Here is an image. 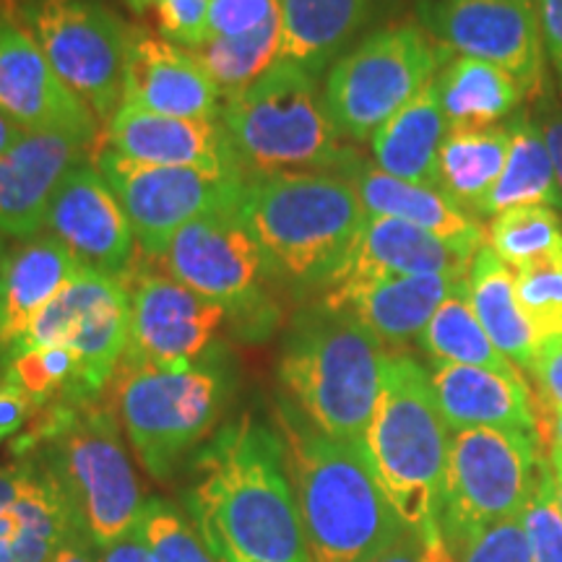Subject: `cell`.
Masks as SVG:
<instances>
[{"label":"cell","instance_id":"6da1fadb","mask_svg":"<svg viewBox=\"0 0 562 562\" xmlns=\"http://www.w3.org/2000/svg\"><path fill=\"white\" fill-rule=\"evenodd\" d=\"M186 513L216 562H313L277 427L243 414L188 459Z\"/></svg>","mask_w":562,"mask_h":562},{"label":"cell","instance_id":"7a4b0ae2","mask_svg":"<svg viewBox=\"0 0 562 562\" xmlns=\"http://www.w3.org/2000/svg\"><path fill=\"white\" fill-rule=\"evenodd\" d=\"M273 427L313 562H372L406 531L360 442L328 438L281 393Z\"/></svg>","mask_w":562,"mask_h":562},{"label":"cell","instance_id":"3957f363","mask_svg":"<svg viewBox=\"0 0 562 562\" xmlns=\"http://www.w3.org/2000/svg\"><path fill=\"white\" fill-rule=\"evenodd\" d=\"M240 214L271 279L297 297L326 290L368 216L355 186L336 172L245 175Z\"/></svg>","mask_w":562,"mask_h":562},{"label":"cell","instance_id":"277c9868","mask_svg":"<svg viewBox=\"0 0 562 562\" xmlns=\"http://www.w3.org/2000/svg\"><path fill=\"white\" fill-rule=\"evenodd\" d=\"M389 351L355 315L326 302L290 321L279 349L281 391L328 438L360 442L375 409Z\"/></svg>","mask_w":562,"mask_h":562},{"label":"cell","instance_id":"5b68a950","mask_svg":"<svg viewBox=\"0 0 562 562\" xmlns=\"http://www.w3.org/2000/svg\"><path fill=\"white\" fill-rule=\"evenodd\" d=\"M451 430L435 402L430 372L409 355H391L360 448L389 503L409 531L440 533Z\"/></svg>","mask_w":562,"mask_h":562},{"label":"cell","instance_id":"8992f818","mask_svg":"<svg viewBox=\"0 0 562 562\" xmlns=\"http://www.w3.org/2000/svg\"><path fill=\"white\" fill-rule=\"evenodd\" d=\"M32 453L66 497L83 537L108 550L136 531L144 497L117 414L100 402L53 404L19 453Z\"/></svg>","mask_w":562,"mask_h":562},{"label":"cell","instance_id":"52a82bcc","mask_svg":"<svg viewBox=\"0 0 562 562\" xmlns=\"http://www.w3.org/2000/svg\"><path fill=\"white\" fill-rule=\"evenodd\" d=\"M220 121L245 175H341L357 159L331 121L318 76L290 60H277L256 83L229 94Z\"/></svg>","mask_w":562,"mask_h":562},{"label":"cell","instance_id":"ba28073f","mask_svg":"<svg viewBox=\"0 0 562 562\" xmlns=\"http://www.w3.org/2000/svg\"><path fill=\"white\" fill-rule=\"evenodd\" d=\"M117 422L140 467L167 482L211 438L232 398L229 364L220 351L182 368L121 362L115 378Z\"/></svg>","mask_w":562,"mask_h":562},{"label":"cell","instance_id":"9c48e42d","mask_svg":"<svg viewBox=\"0 0 562 562\" xmlns=\"http://www.w3.org/2000/svg\"><path fill=\"white\" fill-rule=\"evenodd\" d=\"M542 463L539 432L497 427L451 432L438 526L453 558L480 531L521 516Z\"/></svg>","mask_w":562,"mask_h":562},{"label":"cell","instance_id":"30bf717a","mask_svg":"<svg viewBox=\"0 0 562 562\" xmlns=\"http://www.w3.org/2000/svg\"><path fill=\"white\" fill-rule=\"evenodd\" d=\"M448 55L414 21L364 37L326 74L323 97L336 128L344 138L370 140L446 68Z\"/></svg>","mask_w":562,"mask_h":562},{"label":"cell","instance_id":"8fae6325","mask_svg":"<svg viewBox=\"0 0 562 562\" xmlns=\"http://www.w3.org/2000/svg\"><path fill=\"white\" fill-rule=\"evenodd\" d=\"M157 261L161 271L188 290L227 307L237 326L245 323L243 328L266 334L271 323L266 281L271 279V271L243 220L240 203L186 224Z\"/></svg>","mask_w":562,"mask_h":562},{"label":"cell","instance_id":"7c38bea8","mask_svg":"<svg viewBox=\"0 0 562 562\" xmlns=\"http://www.w3.org/2000/svg\"><path fill=\"white\" fill-rule=\"evenodd\" d=\"M19 19L63 83L110 121L123 102L131 26L97 0H26Z\"/></svg>","mask_w":562,"mask_h":562},{"label":"cell","instance_id":"4fadbf2b","mask_svg":"<svg viewBox=\"0 0 562 562\" xmlns=\"http://www.w3.org/2000/svg\"><path fill=\"white\" fill-rule=\"evenodd\" d=\"M94 167L115 191L138 248L149 258H159L186 224L211 211L237 206L245 191V175L140 165L108 146L97 151Z\"/></svg>","mask_w":562,"mask_h":562},{"label":"cell","instance_id":"5bb4252c","mask_svg":"<svg viewBox=\"0 0 562 562\" xmlns=\"http://www.w3.org/2000/svg\"><path fill=\"white\" fill-rule=\"evenodd\" d=\"M419 24L448 53L508 70L529 94L544 83L539 0H422Z\"/></svg>","mask_w":562,"mask_h":562},{"label":"cell","instance_id":"9a60e30c","mask_svg":"<svg viewBox=\"0 0 562 562\" xmlns=\"http://www.w3.org/2000/svg\"><path fill=\"white\" fill-rule=\"evenodd\" d=\"M131 334L125 362L182 368L214 351V339L229 318L220 302L201 297L165 271L131 269Z\"/></svg>","mask_w":562,"mask_h":562},{"label":"cell","instance_id":"2e32d148","mask_svg":"<svg viewBox=\"0 0 562 562\" xmlns=\"http://www.w3.org/2000/svg\"><path fill=\"white\" fill-rule=\"evenodd\" d=\"M0 115L26 133H63L91 144L97 115L70 91L21 24L0 30Z\"/></svg>","mask_w":562,"mask_h":562},{"label":"cell","instance_id":"e0dca14e","mask_svg":"<svg viewBox=\"0 0 562 562\" xmlns=\"http://www.w3.org/2000/svg\"><path fill=\"white\" fill-rule=\"evenodd\" d=\"M45 229L66 243L87 269L112 277L131 271L136 235L115 191L89 161L63 178L47 209Z\"/></svg>","mask_w":562,"mask_h":562},{"label":"cell","instance_id":"ac0fdd59","mask_svg":"<svg viewBox=\"0 0 562 562\" xmlns=\"http://www.w3.org/2000/svg\"><path fill=\"white\" fill-rule=\"evenodd\" d=\"M121 104L188 121H220L224 97L193 50L131 30Z\"/></svg>","mask_w":562,"mask_h":562},{"label":"cell","instance_id":"d6986e66","mask_svg":"<svg viewBox=\"0 0 562 562\" xmlns=\"http://www.w3.org/2000/svg\"><path fill=\"white\" fill-rule=\"evenodd\" d=\"M104 146L140 165L245 175L222 121H188L121 104L104 128Z\"/></svg>","mask_w":562,"mask_h":562},{"label":"cell","instance_id":"ffe728a7","mask_svg":"<svg viewBox=\"0 0 562 562\" xmlns=\"http://www.w3.org/2000/svg\"><path fill=\"white\" fill-rule=\"evenodd\" d=\"M76 531L66 497L37 459L0 467V562H50Z\"/></svg>","mask_w":562,"mask_h":562},{"label":"cell","instance_id":"44dd1931","mask_svg":"<svg viewBox=\"0 0 562 562\" xmlns=\"http://www.w3.org/2000/svg\"><path fill=\"white\" fill-rule=\"evenodd\" d=\"M87 140L63 133H26L0 154V237L30 240L45 229L63 178L81 165Z\"/></svg>","mask_w":562,"mask_h":562},{"label":"cell","instance_id":"7402d4cb","mask_svg":"<svg viewBox=\"0 0 562 562\" xmlns=\"http://www.w3.org/2000/svg\"><path fill=\"white\" fill-rule=\"evenodd\" d=\"M472 261L474 258H469L467 252L451 248L440 237L414 224L368 214L360 235L355 237L326 290L375 279L427 277V273L467 277Z\"/></svg>","mask_w":562,"mask_h":562},{"label":"cell","instance_id":"603a6c76","mask_svg":"<svg viewBox=\"0 0 562 562\" xmlns=\"http://www.w3.org/2000/svg\"><path fill=\"white\" fill-rule=\"evenodd\" d=\"M81 271L76 252L50 232L5 250L0 261V362Z\"/></svg>","mask_w":562,"mask_h":562},{"label":"cell","instance_id":"cb8c5ba5","mask_svg":"<svg viewBox=\"0 0 562 562\" xmlns=\"http://www.w3.org/2000/svg\"><path fill=\"white\" fill-rule=\"evenodd\" d=\"M427 372L451 432L469 427L539 432L537 406L524 375L448 362H432Z\"/></svg>","mask_w":562,"mask_h":562},{"label":"cell","instance_id":"d4e9b609","mask_svg":"<svg viewBox=\"0 0 562 562\" xmlns=\"http://www.w3.org/2000/svg\"><path fill=\"white\" fill-rule=\"evenodd\" d=\"M463 279L467 277H448V273L375 279L334 286L323 292L321 302L355 315L381 339L383 347H402L406 341L419 339L438 307Z\"/></svg>","mask_w":562,"mask_h":562},{"label":"cell","instance_id":"484cf974","mask_svg":"<svg viewBox=\"0 0 562 562\" xmlns=\"http://www.w3.org/2000/svg\"><path fill=\"white\" fill-rule=\"evenodd\" d=\"M341 175L355 186L364 214L391 216V220L414 224V227L440 237L451 248L467 252L469 258H474L484 248V229L476 216L456 206L440 188L414 186V182L393 178L360 159L351 161Z\"/></svg>","mask_w":562,"mask_h":562},{"label":"cell","instance_id":"4316f807","mask_svg":"<svg viewBox=\"0 0 562 562\" xmlns=\"http://www.w3.org/2000/svg\"><path fill=\"white\" fill-rule=\"evenodd\" d=\"M448 133L435 79L372 133V165L414 186L438 188L440 149Z\"/></svg>","mask_w":562,"mask_h":562},{"label":"cell","instance_id":"83f0119b","mask_svg":"<svg viewBox=\"0 0 562 562\" xmlns=\"http://www.w3.org/2000/svg\"><path fill=\"white\" fill-rule=\"evenodd\" d=\"M467 297L482 328L518 370L531 372L544 334L518 302L516 271L508 269L487 245L476 252L467 273Z\"/></svg>","mask_w":562,"mask_h":562},{"label":"cell","instance_id":"f1b7e54d","mask_svg":"<svg viewBox=\"0 0 562 562\" xmlns=\"http://www.w3.org/2000/svg\"><path fill=\"white\" fill-rule=\"evenodd\" d=\"M372 0H281L279 60L321 76L368 21Z\"/></svg>","mask_w":562,"mask_h":562},{"label":"cell","instance_id":"f546056e","mask_svg":"<svg viewBox=\"0 0 562 562\" xmlns=\"http://www.w3.org/2000/svg\"><path fill=\"white\" fill-rule=\"evenodd\" d=\"M448 128H490L516 115L529 94L508 70L474 58H456L435 76Z\"/></svg>","mask_w":562,"mask_h":562},{"label":"cell","instance_id":"4dcf8cb0","mask_svg":"<svg viewBox=\"0 0 562 562\" xmlns=\"http://www.w3.org/2000/svg\"><path fill=\"white\" fill-rule=\"evenodd\" d=\"M508 123L490 128H448L440 149L438 188L467 214L480 216V209L508 159Z\"/></svg>","mask_w":562,"mask_h":562},{"label":"cell","instance_id":"1f68e13d","mask_svg":"<svg viewBox=\"0 0 562 562\" xmlns=\"http://www.w3.org/2000/svg\"><path fill=\"white\" fill-rule=\"evenodd\" d=\"M508 159L501 180L484 199L480 216H495L516 206H550L562 214V195L544 136L531 112L518 110L508 117Z\"/></svg>","mask_w":562,"mask_h":562},{"label":"cell","instance_id":"d6a6232c","mask_svg":"<svg viewBox=\"0 0 562 562\" xmlns=\"http://www.w3.org/2000/svg\"><path fill=\"white\" fill-rule=\"evenodd\" d=\"M417 341L432 362L469 364V368H487L508 372V375H521V370L495 347V341L490 339L480 318L474 315L467 297V279L448 294Z\"/></svg>","mask_w":562,"mask_h":562},{"label":"cell","instance_id":"836d02e7","mask_svg":"<svg viewBox=\"0 0 562 562\" xmlns=\"http://www.w3.org/2000/svg\"><path fill=\"white\" fill-rule=\"evenodd\" d=\"M281 16L271 19L261 30L243 34V37H220L203 42L193 55L206 68L211 81L227 100L229 94L248 89L279 60Z\"/></svg>","mask_w":562,"mask_h":562},{"label":"cell","instance_id":"e575fe53","mask_svg":"<svg viewBox=\"0 0 562 562\" xmlns=\"http://www.w3.org/2000/svg\"><path fill=\"white\" fill-rule=\"evenodd\" d=\"M484 245L513 271L562 252V214L550 206H516L492 216Z\"/></svg>","mask_w":562,"mask_h":562},{"label":"cell","instance_id":"d590c367","mask_svg":"<svg viewBox=\"0 0 562 562\" xmlns=\"http://www.w3.org/2000/svg\"><path fill=\"white\" fill-rule=\"evenodd\" d=\"M123 281L125 277H112V273L87 269V266H83L79 277L70 281L66 290H63L58 297L47 305V311L32 323L30 331L24 334V339L13 344L5 357H11L13 351L37 349V347H60V344H66L68 336L74 334V328L83 321V315H87L94 305H100L108 294L115 292Z\"/></svg>","mask_w":562,"mask_h":562},{"label":"cell","instance_id":"8d00e7d4","mask_svg":"<svg viewBox=\"0 0 562 562\" xmlns=\"http://www.w3.org/2000/svg\"><path fill=\"white\" fill-rule=\"evenodd\" d=\"M0 378L26 393L37 409L63 404L70 398V391L79 375V360L70 347H37L13 351L0 364Z\"/></svg>","mask_w":562,"mask_h":562},{"label":"cell","instance_id":"74e56055","mask_svg":"<svg viewBox=\"0 0 562 562\" xmlns=\"http://www.w3.org/2000/svg\"><path fill=\"white\" fill-rule=\"evenodd\" d=\"M136 533L151 562H216L191 516L161 497H149L144 503Z\"/></svg>","mask_w":562,"mask_h":562},{"label":"cell","instance_id":"f35d334b","mask_svg":"<svg viewBox=\"0 0 562 562\" xmlns=\"http://www.w3.org/2000/svg\"><path fill=\"white\" fill-rule=\"evenodd\" d=\"M521 524L529 542L531 562H562V513L554 495L550 459L542 463L529 501L524 505Z\"/></svg>","mask_w":562,"mask_h":562},{"label":"cell","instance_id":"ab89813d","mask_svg":"<svg viewBox=\"0 0 562 562\" xmlns=\"http://www.w3.org/2000/svg\"><path fill=\"white\" fill-rule=\"evenodd\" d=\"M516 294L544 339L562 334V252L516 271Z\"/></svg>","mask_w":562,"mask_h":562},{"label":"cell","instance_id":"60d3db41","mask_svg":"<svg viewBox=\"0 0 562 562\" xmlns=\"http://www.w3.org/2000/svg\"><path fill=\"white\" fill-rule=\"evenodd\" d=\"M456 562H531L521 516L476 533L453 558Z\"/></svg>","mask_w":562,"mask_h":562},{"label":"cell","instance_id":"b9f144b4","mask_svg":"<svg viewBox=\"0 0 562 562\" xmlns=\"http://www.w3.org/2000/svg\"><path fill=\"white\" fill-rule=\"evenodd\" d=\"M279 11L281 0H211L209 40L243 37L277 19Z\"/></svg>","mask_w":562,"mask_h":562},{"label":"cell","instance_id":"7bdbcfd3","mask_svg":"<svg viewBox=\"0 0 562 562\" xmlns=\"http://www.w3.org/2000/svg\"><path fill=\"white\" fill-rule=\"evenodd\" d=\"M537 104H533V121H537L539 131H542L547 151H550L554 180H558L560 195H562V100L554 97L550 83H544L537 91Z\"/></svg>","mask_w":562,"mask_h":562},{"label":"cell","instance_id":"ee69618b","mask_svg":"<svg viewBox=\"0 0 562 562\" xmlns=\"http://www.w3.org/2000/svg\"><path fill=\"white\" fill-rule=\"evenodd\" d=\"M529 375L539 385L547 412H562V334L544 339Z\"/></svg>","mask_w":562,"mask_h":562},{"label":"cell","instance_id":"f6af8a7d","mask_svg":"<svg viewBox=\"0 0 562 562\" xmlns=\"http://www.w3.org/2000/svg\"><path fill=\"white\" fill-rule=\"evenodd\" d=\"M372 562H456L451 550L442 542V533L422 537L417 531L406 529L383 554Z\"/></svg>","mask_w":562,"mask_h":562},{"label":"cell","instance_id":"bcb514c9","mask_svg":"<svg viewBox=\"0 0 562 562\" xmlns=\"http://www.w3.org/2000/svg\"><path fill=\"white\" fill-rule=\"evenodd\" d=\"M539 24L547 60L562 76V0H539Z\"/></svg>","mask_w":562,"mask_h":562},{"label":"cell","instance_id":"7dc6e473","mask_svg":"<svg viewBox=\"0 0 562 562\" xmlns=\"http://www.w3.org/2000/svg\"><path fill=\"white\" fill-rule=\"evenodd\" d=\"M50 562H102V550H97L89 537L81 531L70 533L68 542L60 547L58 554Z\"/></svg>","mask_w":562,"mask_h":562},{"label":"cell","instance_id":"c3c4849f","mask_svg":"<svg viewBox=\"0 0 562 562\" xmlns=\"http://www.w3.org/2000/svg\"><path fill=\"white\" fill-rule=\"evenodd\" d=\"M102 562H151V558L146 552L144 542L138 539V533L133 531L125 539H121V542L102 550Z\"/></svg>","mask_w":562,"mask_h":562},{"label":"cell","instance_id":"681fc988","mask_svg":"<svg viewBox=\"0 0 562 562\" xmlns=\"http://www.w3.org/2000/svg\"><path fill=\"white\" fill-rule=\"evenodd\" d=\"M24 136H26L24 128H19V125L9 121V117L0 115V154L13 149V146H16Z\"/></svg>","mask_w":562,"mask_h":562},{"label":"cell","instance_id":"f907efd6","mask_svg":"<svg viewBox=\"0 0 562 562\" xmlns=\"http://www.w3.org/2000/svg\"><path fill=\"white\" fill-rule=\"evenodd\" d=\"M547 432H550L552 451L562 453V412H550V422H547Z\"/></svg>","mask_w":562,"mask_h":562},{"label":"cell","instance_id":"816d5d0a","mask_svg":"<svg viewBox=\"0 0 562 562\" xmlns=\"http://www.w3.org/2000/svg\"><path fill=\"white\" fill-rule=\"evenodd\" d=\"M550 469H552V480H554V495H558V505L562 513V453L552 451V448H550Z\"/></svg>","mask_w":562,"mask_h":562},{"label":"cell","instance_id":"f5cc1de1","mask_svg":"<svg viewBox=\"0 0 562 562\" xmlns=\"http://www.w3.org/2000/svg\"><path fill=\"white\" fill-rule=\"evenodd\" d=\"M125 5H128L131 11H136V13H140V16H149L151 11H157L159 5H165V3H175V0H123Z\"/></svg>","mask_w":562,"mask_h":562},{"label":"cell","instance_id":"db71d44e","mask_svg":"<svg viewBox=\"0 0 562 562\" xmlns=\"http://www.w3.org/2000/svg\"><path fill=\"white\" fill-rule=\"evenodd\" d=\"M3 256H5V243H3V237H0V261H3Z\"/></svg>","mask_w":562,"mask_h":562},{"label":"cell","instance_id":"11a10c76","mask_svg":"<svg viewBox=\"0 0 562 562\" xmlns=\"http://www.w3.org/2000/svg\"><path fill=\"white\" fill-rule=\"evenodd\" d=\"M5 21H9V19H5L3 13H0V30H3V24H5Z\"/></svg>","mask_w":562,"mask_h":562},{"label":"cell","instance_id":"9f6ffc18","mask_svg":"<svg viewBox=\"0 0 562 562\" xmlns=\"http://www.w3.org/2000/svg\"><path fill=\"white\" fill-rule=\"evenodd\" d=\"M560 87H562V76H560ZM560 100H562V97H560Z\"/></svg>","mask_w":562,"mask_h":562},{"label":"cell","instance_id":"6f0895ef","mask_svg":"<svg viewBox=\"0 0 562 562\" xmlns=\"http://www.w3.org/2000/svg\"><path fill=\"white\" fill-rule=\"evenodd\" d=\"M3 440H5V438H3V435H0V442H3Z\"/></svg>","mask_w":562,"mask_h":562}]
</instances>
